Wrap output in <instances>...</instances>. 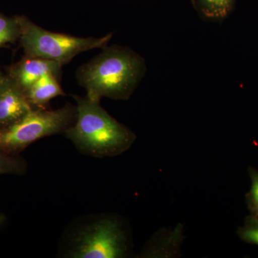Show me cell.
I'll use <instances>...</instances> for the list:
<instances>
[{"label":"cell","instance_id":"obj_1","mask_svg":"<svg viewBox=\"0 0 258 258\" xmlns=\"http://www.w3.org/2000/svg\"><path fill=\"white\" fill-rule=\"evenodd\" d=\"M146 71L143 57L127 47H105L101 53L76 71L78 82L86 96L96 101L101 98L128 100Z\"/></svg>","mask_w":258,"mask_h":258},{"label":"cell","instance_id":"obj_2","mask_svg":"<svg viewBox=\"0 0 258 258\" xmlns=\"http://www.w3.org/2000/svg\"><path fill=\"white\" fill-rule=\"evenodd\" d=\"M74 98L76 120L64 135L81 154L103 159L116 157L132 147L136 134L112 117L100 101L86 96Z\"/></svg>","mask_w":258,"mask_h":258},{"label":"cell","instance_id":"obj_3","mask_svg":"<svg viewBox=\"0 0 258 258\" xmlns=\"http://www.w3.org/2000/svg\"><path fill=\"white\" fill-rule=\"evenodd\" d=\"M131 249L124 224L114 214L95 213L78 217L60 237L57 257L123 258Z\"/></svg>","mask_w":258,"mask_h":258},{"label":"cell","instance_id":"obj_4","mask_svg":"<svg viewBox=\"0 0 258 258\" xmlns=\"http://www.w3.org/2000/svg\"><path fill=\"white\" fill-rule=\"evenodd\" d=\"M76 113V106L71 103L56 110L33 108L22 119L0 128V151L20 155L40 139L64 134L74 125Z\"/></svg>","mask_w":258,"mask_h":258},{"label":"cell","instance_id":"obj_5","mask_svg":"<svg viewBox=\"0 0 258 258\" xmlns=\"http://www.w3.org/2000/svg\"><path fill=\"white\" fill-rule=\"evenodd\" d=\"M17 18L20 26L19 40L25 55L57 61L63 66L81 52L104 48L112 37V33L101 37H81L57 33L38 26L26 17Z\"/></svg>","mask_w":258,"mask_h":258},{"label":"cell","instance_id":"obj_6","mask_svg":"<svg viewBox=\"0 0 258 258\" xmlns=\"http://www.w3.org/2000/svg\"><path fill=\"white\" fill-rule=\"evenodd\" d=\"M62 66L63 64L57 61L25 55L18 62L8 67L7 72L8 76L25 92L45 75L52 74L60 78Z\"/></svg>","mask_w":258,"mask_h":258},{"label":"cell","instance_id":"obj_7","mask_svg":"<svg viewBox=\"0 0 258 258\" xmlns=\"http://www.w3.org/2000/svg\"><path fill=\"white\" fill-rule=\"evenodd\" d=\"M32 108L22 88L6 75L0 83V128L22 119Z\"/></svg>","mask_w":258,"mask_h":258},{"label":"cell","instance_id":"obj_8","mask_svg":"<svg viewBox=\"0 0 258 258\" xmlns=\"http://www.w3.org/2000/svg\"><path fill=\"white\" fill-rule=\"evenodd\" d=\"M58 79L52 74L45 75L25 91L27 99L32 108H46L52 98L66 95Z\"/></svg>","mask_w":258,"mask_h":258},{"label":"cell","instance_id":"obj_9","mask_svg":"<svg viewBox=\"0 0 258 258\" xmlns=\"http://www.w3.org/2000/svg\"><path fill=\"white\" fill-rule=\"evenodd\" d=\"M200 13L207 19L222 20L230 13L235 0H195Z\"/></svg>","mask_w":258,"mask_h":258},{"label":"cell","instance_id":"obj_10","mask_svg":"<svg viewBox=\"0 0 258 258\" xmlns=\"http://www.w3.org/2000/svg\"><path fill=\"white\" fill-rule=\"evenodd\" d=\"M28 163L21 155L0 151V175L24 176L28 173Z\"/></svg>","mask_w":258,"mask_h":258},{"label":"cell","instance_id":"obj_11","mask_svg":"<svg viewBox=\"0 0 258 258\" xmlns=\"http://www.w3.org/2000/svg\"><path fill=\"white\" fill-rule=\"evenodd\" d=\"M20 26L18 18H9L0 13V48L20 39Z\"/></svg>","mask_w":258,"mask_h":258},{"label":"cell","instance_id":"obj_12","mask_svg":"<svg viewBox=\"0 0 258 258\" xmlns=\"http://www.w3.org/2000/svg\"><path fill=\"white\" fill-rule=\"evenodd\" d=\"M237 235L244 242L258 245V217L252 214L246 217L243 225L237 230Z\"/></svg>","mask_w":258,"mask_h":258},{"label":"cell","instance_id":"obj_13","mask_svg":"<svg viewBox=\"0 0 258 258\" xmlns=\"http://www.w3.org/2000/svg\"><path fill=\"white\" fill-rule=\"evenodd\" d=\"M248 173L251 179V188L246 195V203L251 214L258 208V171L249 166Z\"/></svg>","mask_w":258,"mask_h":258},{"label":"cell","instance_id":"obj_14","mask_svg":"<svg viewBox=\"0 0 258 258\" xmlns=\"http://www.w3.org/2000/svg\"><path fill=\"white\" fill-rule=\"evenodd\" d=\"M5 76V75L2 73L1 71H0V83H1L3 80L4 79Z\"/></svg>","mask_w":258,"mask_h":258},{"label":"cell","instance_id":"obj_15","mask_svg":"<svg viewBox=\"0 0 258 258\" xmlns=\"http://www.w3.org/2000/svg\"><path fill=\"white\" fill-rule=\"evenodd\" d=\"M252 215H254V216L258 217V208L255 210L254 212H252Z\"/></svg>","mask_w":258,"mask_h":258}]
</instances>
